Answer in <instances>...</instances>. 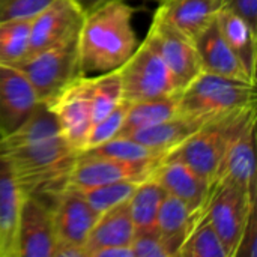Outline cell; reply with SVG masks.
Segmentation results:
<instances>
[{
  "instance_id": "obj_1",
  "label": "cell",
  "mask_w": 257,
  "mask_h": 257,
  "mask_svg": "<svg viewBox=\"0 0 257 257\" xmlns=\"http://www.w3.org/2000/svg\"><path fill=\"white\" fill-rule=\"evenodd\" d=\"M0 154L24 196L38 197L48 205L69 185L78 151L60 134L47 102H39L27 120L5 139Z\"/></svg>"
},
{
  "instance_id": "obj_2",
  "label": "cell",
  "mask_w": 257,
  "mask_h": 257,
  "mask_svg": "<svg viewBox=\"0 0 257 257\" xmlns=\"http://www.w3.org/2000/svg\"><path fill=\"white\" fill-rule=\"evenodd\" d=\"M134 12L125 0H110L84 15L78 33L83 75L119 69L130 59L137 48Z\"/></svg>"
},
{
  "instance_id": "obj_3",
  "label": "cell",
  "mask_w": 257,
  "mask_h": 257,
  "mask_svg": "<svg viewBox=\"0 0 257 257\" xmlns=\"http://www.w3.org/2000/svg\"><path fill=\"white\" fill-rule=\"evenodd\" d=\"M256 107V84L202 71L179 92L178 113L205 122Z\"/></svg>"
},
{
  "instance_id": "obj_4",
  "label": "cell",
  "mask_w": 257,
  "mask_h": 257,
  "mask_svg": "<svg viewBox=\"0 0 257 257\" xmlns=\"http://www.w3.org/2000/svg\"><path fill=\"white\" fill-rule=\"evenodd\" d=\"M256 117V107L208 120L169 157L178 158L215 187L226 151L233 137Z\"/></svg>"
},
{
  "instance_id": "obj_5",
  "label": "cell",
  "mask_w": 257,
  "mask_h": 257,
  "mask_svg": "<svg viewBox=\"0 0 257 257\" xmlns=\"http://www.w3.org/2000/svg\"><path fill=\"white\" fill-rule=\"evenodd\" d=\"M15 66L26 75L38 99L47 102L65 86L83 75L78 56V36L29 54Z\"/></svg>"
},
{
  "instance_id": "obj_6",
  "label": "cell",
  "mask_w": 257,
  "mask_h": 257,
  "mask_svg": "<svg viewBox=\"0 0 257 257\" xmlns=\"http://www.w3.org/2000/svg\"><path fill=\"white\" fill-rule=\"evenodd\" d=\"M119 75L122 98L130 104L152 101L178 92L166 63L148 38L119 68Z\"/></svg>"
},
{
  "instance_id": "obj_7",
  "label": "cell",
  "mask_w": 257,
  "mask_h": 257,
  "mask_svg": "<svg viewBox=\"0 0 257 257\" xmlns=\"http://www.w3.org/2000/svg\"><path fill=\"white\" fill-rule=\"evenodd\" d=\"M59 125L60 134L78 152L86 145L92 126L90 75H80L47 101Z\"/></svg>"
},
{
  "instance_id": "obj_8",
  "label": "cell",
  "mask_w": 257,
  "mask_h": 257,
  "mask_svg": "<svg viewBox=\"0 0 257 257\" xmlns=\"http://www.w3.org/2000/svg\"><path fill=\"white\" fill-rule=\"evenodd\" d=\"M146 38L166 63L178 92L187 87L202 72L194 41L176 30L160 15H154Z\"/></svg>"
},
{
  "instance_id": "obj_9",
  "label": "cell",
  "mask_w": 257,
  "mask_h": 257,
  "mask_svg": "<svg viewBox=\"0 0 257 257\" xmlns=\"http://www.w3.org/2000/svg\"><path fill=\"white\" fill-rule=\"evenodd\" d=\"M254 206L256 202H251L239 187L230 182L220 181L214 187L205 214L220 236L229 257L235 254L248 214Z\"/></svg>"
},
{
  "instance_id": "obj_10",
  "label": "cell",
  "mask_w": 257,
  "mask_h": 257,
  "mask_svg": "<svg viewBox=\"0 0 257 257\" xmlns=\"http://www.w3.org/2000/svg\"><path fill=\"white\" fill-rule=\"evenodd\" d=\"M84 15L74 0H51L30 20L27 56L78 36Z\"/></svg>"
},
{
  "instance_id": "obj_11",
  "label": "cell",
  "mask_w": 257,
  "mask_h": 257,
  "mask_svg": "<svg viewBox=\"0 0 257 257\" xmlns=\"http://www.w3.org/2000/svg\"><path fill=\"white\" fill-rule=\"evenodd\" d=\"M56 244L51 205L38 197L24 196L18 218L15 257H54Z\"/></svg>"
},
{
  "instance_id": "obj_12",
  "label": "cell",
  "mask_w": 257,
  "mask_h": 257,
  "mask_svg": "<svg viewBox=\"0 0 257 257\" xmlns=\"http://www.w3.org/2000/svg\"><path fill=\"white\" fill-rule=\"evenodd\" d=\"M161 161L130 163V161H120L107 157L78 152L75 166L69 178V187L81 190V188L119 182V181L140 182L149 178Z\"/></svg>"
},
{
  "instance_id": "obj_13",
  "label": "cell",
  "mask_w": 257,
  "mask_h": 257,
  "mask_svg": "<svg viewBox=\"0 0 257 257\" xmlns=\"http://www.w3.org/2000/svg\"><path fill=\"white\" fill-rule=\"evenodd\" d=\"M53 224L57 244L83 247L95 226L99 212H96L83 197L80 190L66 187L51 203Z\"/></svg>"
},
{
  "instance_id": "obj_14",
  "label": "cell",
  "mask_w": 257,
  "mask_h": 257,
  "mask_svg": "<svg viewBox=\"0 0 257 257\" xmlns=\"http://www.w3.org/2000/svg\"><path fill=\"white\" fill-rule=\"evenodd\" d=\"M39 102L32 84L17 66L0 65V139L18 130Z\"/></svg>"
},
{
  "instance_id": "obj_15",
  "label": "cell",
  "mask_w": 257,
  "mask_h": 257,
  "mask_svg": "<svg viewBox=\"0 0 257 257\" xmlns=\"http://www.w3.org/2000/svg\"><path fill=\"white\" fill-rule=\"evenodd\" d=\"M152 176L167 194L184 202L190 209L205 212L214 187L178 158L166 155Z\"/></svg>"
},
{
  "instance_id": "obj_16",
  "label": "cell",
  "mask_w": 257,
  "mask_h": 257,
  "mask_svg": "<svg viewBox=\"0 0 257 257\" xmlns=\"http://www.w3.org/2000/svg\"><path fill=\"white\" fill-rule=\"evenodd\" d=\"M254 136L256 117L251 119L230 142L217 179V184L226 181L239 187L251 202L257 200Z\"/></svg>"
},
{
  "instance_id": "obj_17",
  "label": "cell",
  "mask_w": 257,
  "mask_h": 257,
  "mask_svg": "<svg viewBox=\"0 0 257 257\" xmlns=\"http://www.w3.org/2000/svg\"><path fill=\"white\" fill-rule=\"evenodd\" d=\"M194 45L202 71L256 84V80L250 77L241 60L224 41L215 20L194 39Z\"/></svg>"
},
{
  "instance_id": "obj_18",
  "label": "cell",
  "mask_w": 257,
  "mask_h": 257,
  "mask_svg": "<svg viewBox=\"0 0 257 257\" xmlns=\"http://www.w3.org/2000/svg\"><path fill=\"white\" fill-rule=\"evenodd\" d=\"M221 6L223 0H161L155 14L194 41L215 20Z\"/></svg>"
},
{
  "instance_id": "obj_19",
  "label": "cell",
  "mask_w": 257,
  "mask_h": 257,
  "mask_svg": "<svg viewBox=\"0 0 257 257\" xmlns=\"http://www.w3.org/2000/svg\"><path fill=\"white\" fill-rule=\"evenodd\" d=\"M24 194L0 154V257H15L17 229Z\"/></svg>"
},
{
  "instance_id": "obj_20",
  "label": "cell",
  "mask_w": 257,
  "mask_h": 257,
  "mask_svg": "<svg viewBox=\"0 0 257 257\" xmlns=\"http://www.w3.org/2000/svg\"><path fill=\"white\" fill-rule=\"evenodd\" d=\"M205 212L190 209L179 199L167 194L155 223V229L161 236L169 257H178V251L196 227Z\"/></svg>"
},
{
  "instance_id": "obj_21",
  "label": "cell",
  "mask_w": 257,
  "mask_h": 257,
  "mask_svg": "<svg viewBox=\"0 0 257 257\" xmlns=\"http://www.w3.org/2000/svg\"><path fill=\"white\" fill-rule=\"evenodd\" d=\"M133 235L134 224L126 200L99 214L84 244L86 257H92L95 251L105 247L130 245Z\"/></svg>"
},
{
  "instance_id": "obj_22",
  "label": "cell",
  "mask_w": 257,
  "mask_h": 257,
  "mask_svg": "<svg viewBox=\"0 0 257 257\" xmlns=\"http://www.w3.org/2000/svg\"><path fill=\"white\" fill-rule=\"evenodd\" d=\"M205 123L206 122L202 119L176 113L167 120H163L148 128L137 130L123 137H130L148 148H152L167 155L173 149H176L181 143H184L190 136H193Z\"/></svg>"
},
{
  "instance_id": "obj_23",
  "label": "cell",
  "mask_w": 257,
  "mask_h": 257,
  "mask_svg": "<svg viewBox=\"0 0 257 257\" xmlns=\"http://www.w3.org/2000/svg\"><path fill=\"white\" fill-rule=\"evenodd\" d=\"M215 21H217V26H218L224 41L230 47V50L241 60V63L250 74V77L253 80H256V29H253L238 14H235L230 9L223 8V6L217 12Z\"/></svg>"
},
{
  "instance_id": "obj_24",
  "label": "cell",
  "mask_w": 257,
  "mask_h": 257,
  "mask_svg": "<svg viewBox=\"0 0 257 257\" xmlns=\"http://www.w3.org/2000/svg\"><path fill=\"white\" fill-rule=\"evenodd\" d=\"M166 196V190L152 175L137 184L128 200L134 230L155 229L157 217Z\"/></svg>"
},
{
  "instance_id": "obj_25",
  "label": "cell",
  "mask_w": 257,
  "mask_h": 257,
  "mask_svg": "<svg viewBox=\"0 0 257 257\" xmlns=\"http://www.w3.org/2000/svg\"><path fill=\"white\" fill-rule=\"evenodd\" d=\"M178 98L179 92L152 101H140L130 104L126 117L117 136H128L137 130L148 128L170 119L178 113Z\"/></svg>"
},
{
  "instance_id": "obj_26",
  "label": "cell",
  "mask_w": 257,
  "mask_h": 257,
  "mask_svg": "<svg viewBox=\"0 0 257 257\" xmlns=\"http://www.w3.org/2000/svg\"><path fill=\"white\" fill-rule=\"evenodd\" d=\"M81 152L89 154V155L120 160V161H130V163H157V161L164 160V157H166V154L155 151L152 148H148V146H145L130 137H123V136L113 137L108 142H104L98 146L84 149Z\"/></svg>"
},
{
  "instance_id": "obj_27",
  "label": "cell",
  "mask_w": 257,
  "mask_h": 257,
  "mask_svg": "<svg viewBox=\"0 0 257 257\" xmlns=\"http://www.w3.org/2000/svg\"><path fill=\"white\" fill-rule=\"evenodd\" d=\"M90 99L93 125L123 101L119 69L107 71L90 77Z\"/></svg>"
},
{
  "instance_id": "obj_28",
  "label": "cell",
  "mask_w": 257,
  "mask_h": 257,
  "mask_svg": "<svg viewBox=\"0 0 257 257\" xmlns=\"http://www.w3.org/2000/svg\"><path fill=\"white\" fill-rule=\"evenodd\" d=\"M178 257H229L206 214L202 215L179 248Z\"/></svg>"
},
{
  "instance_id": "obj_29",
  "label": "cell",
  "mask_w": 257,
  "mask_h": 257,
  "mask_svg": "<svg viewBox=\"0 0 257 257\" xmlns=\"http://www.w3.org/2000/svg\"><path fill=\"white\" fill-rule=\"evenodd\" d=\"M30 20L0 23V65L15 66L27 56Z\"/></svg>"
},
{
  "instance_id": "obj_30",
  "label": "cell",
  "mask_w": 257,
  "mask_h": 257,
  "mask_svg": "<svg viewBox=\"0 0 257 257\" xmlns=\"http://www.w3.org/2000/svg\"><path fill=\"white\" fill-rule=\"evenodd\" d=\"M137 184L139 182L136 181H119V182H110V184L89 187V188H81L80 193L89 202V205L96 212L101 214L122 202L130 200Z\"/></svg>"
},
{
  "instance_id": "obj_31",
  "label": "cell",
  "mask_w": 257,
  "mask_h": 257,
  "mask_svg": "<svg viewBox=\"0 0 257 257\" xmlns=\"http://www.w3.org/2000/svg\"><path fill=\"white\" fill-rule=\"evenodd\" d=\"M128 108H130V102L122 101L107 116H104L102 119H99L98 122H95L90 126V131L87 134L86 145H84L83 151L84 149H89V148H93V146H98V145H101L104 142H108L110 139L116 137L119 134L122 125H123V120L126 117Z\"/></svg>"
},
{
  "instance_id": "obj_32",
  "label": "cell",
  "mask_w": 257,
  "mask_h": 257,
  "mask_svg": "<svg viewBox=\"0 0 257 257\" xmlns=\"http://www.w3.org/2000/svg\"><path fill=\"white\" fill-rule=\"evenodd\" d=\"M130 248L133 257H169L157 229L134 230Z\"/></svg>"
},
{
  "instance_id": "obj_33",
  "label": "cell",
  "mask_w": 257,
  "mask_h": 257,
  "mask_svg": "<svg viewBox=\"0 0 257 257\" xmlns=\"http://www.w3.org/2000/svg\"><path fill=\"white\" fill-rule=\"evenodd\" d=\"M51 0H0V23L30 20Z\"/></svg>"
},
{
  "instance_id": "obj_34",
  "label": "cell",
  "mask_w": 257,
  "mask_h": 257,
  "mask_svg": "<svg viewBox=\"0 0 257 257\" xmlns=\"http://www.w3.org/2000/svg\"><path fill=\"white\" fill-rule=\"evenodd\" d=\"M257 208L254 206L247 218L245 227L238 241L233 257H256L257 256Z\"/></svg>"
},
{
  "instance_id": "obj_35",
  "label": "cell",
  "mask_w": 257,
  "mask_h": 257,
  "mask_svg": "<svg viewBox=\"0 0 257 257\" xmlns=\"http://www.w3.org/2000/svg\"><path fill=\"white\" fill-rule=\"evenodd\" d=\"M223 8L238 14L253 29L257 27V0H223Z\"/></svg>"
},
{
  "instance_id": "obj_36",
  "label": "cell",
  "mask_w": 257,
  "mask_h": 257,
  "mask_svg": "<svg viewBox=\"0 0 257 257\" xmlns=\"http://www.w3.org/2000/svg\"><path fill=\"white\" fill-rule=\"evenodd\" d=\"M92 257H133L130 245H117V247H105L93 253Z\"/></svg>"
},
{
  "instance_id": "obj_37",
  "label": "cell",
  "mask_w": 257,
  "mask_h": 257,
  "mask_svg": "<svg viewBox=\"0 0 257 257\" xmlns=\"http://www.w3.org/2000/svg\"><path fill=\"white\" fill-rule=\"evenodd\" d=\"M74 2L87 14L89 11L98 8L99 5H102V3H105V2H110V0H74Z\"/></svg>"
},
{
  "instance_id": "obj_38",
  "label": "cell",
  "mask_w": 257,
  "mask_h": 257,
  "mask_svg": "<svg viewBox=\"0 0 257 257\" xmlns=\"http://www.w3.org/2000/svg\"><path fill=\"white\" fill-rule=\"evenodd\" d=\"M154 2H158V3H160V2H161V0H154Z\"/></svg>"
}]
</instances>
